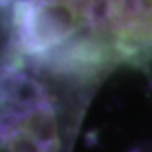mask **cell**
Wrapping results in <instances>:
<instances>
[{
  "label": "cell",
  "mask_w": 152,
  "mask_h": 152,
  "mask_svg": "<svg viewBox=\"0 0 152 152\" xmlns=\"http://www.w3.org/2000/svg\"><path fill=\"white\" fill-rule=\"evenodd\" d=\"M4 2H6V0H4ZM7 2H9V0H7Z\"/></svg>",
  "instance_id": "obj_3"
},
{
  "label": "cell",
  "mask_w": 152,
  "mask_h": 152,
  "mask_svg": "<svg viewBox=\"0 0 152 152\" xmlns=\"http://www.w3.org/2000/svg\"><path fill=\"white\" fill-rule=\"evenodd\" d=\"M57 99L37 77L18 70L4 86V152H62Z\"/></svg>",
  "instance_id": "obj_1"
},
{
  "label": "cell",
  "mask_w": 152,
  "mask_h": 152,
  "mask_svg": "<svg viewBox=\"0 0 152 152\" xmlns=\"http://www.w3.org/2000/svg\"><path fill=\"white\" fill-rule=\"evenodd\" d=\"M106 11L119 44L152 42V0H106Z\"/></svg>",
  "instance_id": "obj_2"
}]
</instances>
